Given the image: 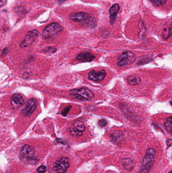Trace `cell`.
Instances as JSON below:
<instances>
[{
  "label": "cell",
  "instance_id": "ffe728a7",
  "mask_svg": "<svg viewBox=\"0 0 172 173\" xmlns=\"http://www.w3.org/2000/svg\"><path fill=\"white\" fill-rule=\"evenodd\" d=\"M46 170H47V168L44 165H41L37 169V171L39 173H44L46 172Z\"/></svg>",
  "mask_w": 172,
  "mask_h": 173
},
{
  "label": "cell",
  "instance_id": "5bb4252c",
  "mask_svg": "<svg viewBox=\"0 0 172 173\" xmlns=\"http://www.w3.org/2000/svg\"><path fill=\"white\" fill-rule=\"evenodd\" d=\"M127 81L129 85L135 86L139 83L141 81V79L137 76L132 75L127 78Z\"/></svg>",
  "mask_w": 172,
  "mask_h": 173
},
{
  "label": "cell",
  "instance_id": "7c38bea8",
  "mask_svg": "<svg viewBox=\"0 0 172 173\" xmlns=\"http://www.w3.org/2000/svg\"><path fill=\"white\" fill-rule=\"evenodd\" d=\"M95 56L89 52H84L81 53L77 56V59L82 62H89L95 58Z\"/></svg>",
  "mask_w": 172,
  "mask_h": 173
},
{
  "label": "cell",
  "instance_id": "603a6c76",
  "mask_svg": "<svg viewBox=\"0 0 172 173\" xmlns=\"http://www.w3.org/2000/svg\"><path fill=\"white\" fill-rule=\"evenodd\" d=\"M167 144L169 146L172 145V140H169L167 141Z\"/></svg>",
  "mask_w": 172,
  "mask_h": 173
},
{
  "label": "cell",
  "instance_id": "e0dca14e",
  "mask_svg": "<svg viewBox=\"0 0 172 173\" xmlns=\"http://www.w3.org/2000/svg\"><path fill=\"white\" fill-rule=\"evenodd\" d=\"M153 4L156 6H162L167 2V0H150Z\"/></svg>",
  "mask_w": 172,
  "mask_h": 173
},
{
  "label": "cell",
  "instance_id": "5b68a950",
  "mask_svg": "<svg viewBox=\"0 0 172 173\" xmlns=\"http://www.w3.org/2000/svg\"><path fill=\"white\" fill-rule=\"evenodd\" d=\"M63 30V28L58 23L48 25L43 31V37L45 39H50L57 36Z\"/></svg>",
  "mask_w": 172,
  "mask_h": 173
},
{
  "label": "cell",
  "instance_id": "7a4b0ae2",
  "mask_svg": "<svg viewBox=\"0 0 172 173\" xmlns=\"http://www.w3.org/2000/svg\"><path fill=\"white\" fill-rule=\"evenodd\" d=\"M20 159L23 163L30 165H35L39 161L34 148L27 144L24 145L21 149Z\"/></svg>",
  "mask_w": 172,
  "mask_h": 173
},
{
  "label": "cell",
  "instance_id": "cb8c5ba5",
  "mask_svg": "<svg viewBox=\"0 0 172 173\" xmlns=\"http://www.w3.org/2000/svg\"><path fill=\"white\" fill-rule=\"evenodd\" d=\"M170 103H171V105H172V99L170 101Z\"/></svg>",
  "mask_w": 172,
  "mask_h": 173
},
{
  "label": "cell",
  "instance_id": "8fae6325",
  "mask_svg": "<svg viewBox=\"0 0 172 173\" xmlns=\"http://www.w3.org/2000/svg\"><path fill=\"white\" fill-rule=\"evenodd\" d=\"M11 103L13 107L16 108L22 107L24 104V101L21 95L19 94H14L12 95Z\"/></svg>",
  "mask_w": 172,
  "mask_h": 173
},
{
  "label": "cell",
  "instance_id": "2e32d148",
  "mask_svg": "<svg viewBox=\"0 0 172 173\" xmlns=\"http://www.w3.org/2000/svg\"><path fill=\"white\" fill-rule=\"evenodd\" d=\"M164 125L166 130L169 132L172 133V116H170L167 118V120L164 122Z\"/></svg>",
  "mask_w": 172,
  "mask_h": 173
},
{
  "label": "cell",
  "instance_id": "52a82bcc",
  "mask_svg": "<svg viewBox=\"0 0 172 173\" xmlns=\"http://www.w3.org/2000/svg\"><path fill=\"white\" fill-rule=\"evenodd\" d=\"M69 159L67 158H61L55 163L53 170L58 173H65L69 167Z\"/></svg>",
  "mask_w": 172,
  "mask_h": 173
},
{
  "label": "cell",
  "instance_id": "d6986e66",
  "mask_svg": "<svg viewBox=\"0 0 172 173\" xmlns=\"http://www.w3.org/2000/svg\"><path fill=\"white\" fill-rule=\"evenodd\" d=\"M56 51H57V49L54 47H48L47 48L44 50V52L47 54L54 53L55 52H56Z\"/></svg>",
  "mask_w": 172,
  "mask_h": 173
},
{
  "label": "cell",
  "instance_id": "ac0fdd59",
  "mask_svg": "<svg viewBox=\"0 0 172 173\" xmlns=\"http://www.w3.org/2000/svg\"><path fill=\"white\" fill-rule=\"evenodd\" d=\"M70 133L72 136H79L82 135V133L78 131L76 129H74V127H72L70 128Z\"/></svg>",
  "mask_w": 172,
  "mask_h": 173
},
{
  "label": "cell",
  "instance_id": "d4e9b609",
  "mask_svg": "<svg viewBox=\"0 0 172 173\" xmlns=\"http://www.w3.org/2000/svg\"><path fill=\"white\" fill-rule=\"evenodd\" d=\"M169 173H172V172H169Z\"/></svg>",
  "mask_w": 172,
  "mask_h": 173
},
{
  "label": "cell",
  "instance_id": "ba28073f",
  "mask_svg": "<svg viewBox=\"0 0 172 173\" xmlns=\"http://www.w3.org/2000/svg\"><path fill=\"white\" fill-rule=\"evenodd\" d=\"M39 35V32L36 30H31L27 33L24 39L22 41L20 44V46L22 48H26L33 43Z\"/></svg>",
  "mask_w": 172,
  "mask_h": 173
},
{
  "label": "cell",
  "instance_id": "44dd1931",
  "mask_svg": "<svg viewBox=\"0 0 172 173\" xmlns=\"http://www.w3.org/2000/svg\"><path fill=\"white\" fill-rule=\"evenodd\" d=\"M71 107H72L71 105H69L68 106H67L66 107H65V108L64 109L63 111L62 114L64 116H66V115H67V113H68L70 109H71Z\"/></svg>",
  "mask_w": 172,
  "mask_h": 173
},
{
  "label": "cell",
  "instance_id": "30bf717a",
  "mask_svg": "<svg viewBox=\"0 0 172 173\" xmlns=\"http://www.w3.org/2000/svg\"><path fill=\"white\" fill-rule=\"evenodd\" d=\"M106 72L105 70L96 72L92 70L88 73V78L95 82H100L102 81L106 76Z\"/></svg>",
  "mask_w": 172,
  "mask_h": 173
},
{
  "label": "cell",
  "instance_id": "3957f363",
  "mask_svg": "<svg viewBox=\"0 0 172 173\" xmlns=\"http://www.w3.org/2000/svg\"><path fill=\"white\" fill-rule=\"evenodd\" d=\"M155 158V151L153 149H149L145 152L139 173H149L153 167Z\"/></svg>",
  "mask_w": 172,
  "mask_h": 173
},
{
  "label": "cell",
  "instance_id": "9a60e30c",
  "mask_svg": "<svg viewBox=\"0 0 172 173\" xmlns=\"http://www.w3.org/2000/svg\"><path fill=\"white\" fill-rule=\"evenodd\" d=\"M73 127L76 129L78 131L82 133L86 130V127L84 125V123L82 122L78 121L75 122L74 124H73Z\"/></svg>",
  "mask_w": 172,
  "mask_h": 173
},
{
  "label": "cell",
  "instance_id": "4fadbf2b",
  "mask_svg": "<svg viewBox=\"0 0 172 173\" xmlns=\"http://www.w3.org/2000/svg\"><path fill=\"white\" fill-rule=\"evenodd\" d=\"M120 9V6L117 4H114L110 8L109 10V13L110 16V23L111 24L113 25L115 22L116 18L117 15L119 12Z\"/></svg>",
  "mask_w": 172,
  "mask_h": 173
},
{
  "label": "cell",
  "instance_id": "6da1fadb",
  "mask_svg": "<svg viewBox=\"0 0 172 173\" xmlns=\"http://www.w3.org/2000/svg\"><path fill=\"white\" fill-rule=\"evenodd\" d=\"M70 18L73 21L79 22L83 26L90 29H95L97 25L94 18L84 12L73 13L70 15Z\"/></svg>",
  "mask_w": 172,
  "mask_h": 173
},
{
  "label": "cell",
  "instance_id": "9c48e42d",
  "mask_svg": "<svg viewBox=\"0 0 172 173\" xmlns=\"http://www.w3.org/2000/svg\"><path fill=\"white\" fill-rule=\"evenodd\" d=\"M36 108V100L34 98H31L27 101L25 107L22 111V115L25 116H29L34 112Z\"/></svg>",
  "mask_w": 172,
  "mask_h": 173
},
{
  "label": "cell",
  "instance_id": "277c9868",
  "mask_svg": "<svg viewBox=\"0 0 172 173\" xmlns=\"http://www.w3.org/2000/svg\"><path fill=\"white\" fill-rule=\"evenodd\" d=\"M70 96L73 99L84 101L92 99L95 97V94L89 89L81 88L70 90Z\"/></svg>",
  "mask_w": 172,
  "mask_h": 173
},
{
  "label": "cell",
  "instance_id": "8992f818",
  "mask_svg": "<svg viewBox=\"0 0 172 173\" xmlns=\"http://www.w3.org/2000/svg\"><path fill=\"white\" fill-rule=\"evenodd\" d=\"M135 60V56L133 53L131 51H125L119 56L117 64L119 67H123L133 63Z\"/></svg>",
  "mask_w": 172,
  "mask_h": 173
},
{
  "label": "cell",
  "instance_id": "7402d4cb",
  "mask_svg": "<svg viewBox=\"0 0 172 173\" xmlns=\"http://www.w3.org/2000/svg\"><path fill=\"white\" fill-rule=\"evenodd\" d=\"M98 126L101 127H104L107 125V122L106 121V120H100V121L98 122Z\"/></svg>",
  "mask_w": 172,
  "mask_h": 173
}]
</instances>
